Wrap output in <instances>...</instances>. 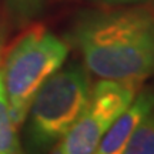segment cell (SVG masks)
Returning <instances> with one entry per match:
<instances>
[{"label": "cell", "mask_w": 154, "mask_h": 154, "mask_svg": "<svg viewBox=\"0 0 154 154\" xmlns=\"http://www.w3.org/2000/svg\"><path fill=\"white\" fill-rule=\"evenodd\" d=\"M149 3L151 5V7H150V9H151V10H153V13H154V0H150Z\"/></svg>", "instance_id": "30bf717a"}, {"label": "cell", "mask_w": 154, "mask_h": 154, "mask_svg": "<svg viewBox=\"0 0 154 154\" xmlns=\"http://www.w3.org/2000/svg\"><path fill=\"white\" fill-rule=\"evenodd\" d=\"M123 154H154V109L140 121Z\"/></svg>", "instance_id": "52a82bcc"}, {"label": "cell", "mask_w": 154, "mask_h": 154, "mask_svg": "<svg viewBox=\"0 0 154 154\" xmlns=\"http://www.w3.org/2000/svg\"><path fill=\"white\" fill-rule=\"evenodd\" d=\"M84 64L61 66L44 82L26 114L24 144L29 154H47L72 130L91 94Z\"/></svg>", "instance_id": "7a4b0ae2"}, {"label": "cell", "mask_w": 154, "mask_h": 154, "mask_svg": "<svg viewBox=\"0 0 154 154\" xmlns=\"http://www.w3.org/2000/svg\"><path fill=\"white\" fill-rule=\"evenodd\" d=\"M5 2L13 20L24 24L32 22L43 11L47 0H5Z\"/></svg>", "instance_id": "ba28073f"}, {"label": "cell", "mask_w": 154, "mask_h": 154, "mask_svg": "<svg viewBox=\"0 0 154 154\" xmlns=\"http://www.w3.org/2000/svg\"><path fill=\"white\" fill-rule=\"evenodd\" d=\"M70 40L100 79L140 86L154 76V13L143 5L80 11Z\"/></svg>", "instance_id": "6da1fadb"}, {"label": "cell", "mask_w": 154, "mask_h": 154, "mask_svg": "<svg viewBox=\"0 0 154 154\" xmlns=\"http://www.w3.org/2000/svg\"><path fill=\"white\" fill-rule=\"evenodd\" d=\"M69 56V46L47 29L33 27L10 47L0 67L13 121L24 123L30 103L38 88L60 69Z\"/></svg>", "instance_id": "3957f363"}, {"label": "cell", "mask_w": 154, "mask_h": 154, "mask_svg": "<svg viewBox=\"0 0 154 154\" xmlns=\"http://www.w3.org/2000/svg\"><path fill=\"white\" fill-rule=\"evenodd\" d=\"M154 109V87L137 91L136 97L110 126L94 154H123L140 121Z\"/></svg>", "instance_id": "5b68a950"}, {"label": "cell", "mask_w": 154, "mask_h": 154, "mask_svg": "<svg viewBox=\"0 0 154 154\" xmlns=\"http://www.w3.org/2000/svg\"><path fill=\"white\" fill-rule=\"evenodd\" d=\"M137 84L100 79L82 116L56 146L54 154H94L113 121L136 97Z\"/></svg>", "instance_id": "277c9868"}, {"label": "cell", "mask_w": 154, "mask_h": 154, "mask_svg": "<svg viewBox=\"0 0 154 154\" xmlns=\"http://www.w3.org/2000/svg\"><path fill=\"white\" fill-rule=\"evenodd\" d=\"M97 5L106 6V7H117V6H133V5H144L150 0H91Z\"/></svg>", "instance_id": "9c48e42d"}, {"label": "cell", "mask_w": 154, "mask_h": 154, "mask_svg": "<svg viewBox=\"0 0 154 154\" xmlns=\"http://www.w3.org/2000/svg\"><path fill=\"white\" fill-rule=\"evenodd\" d=\"M0 154H22L17 137V126L13 121L6 97L2 70H0Z\"/></svg>", "instance_id": "8992f818"}]
</instances>
